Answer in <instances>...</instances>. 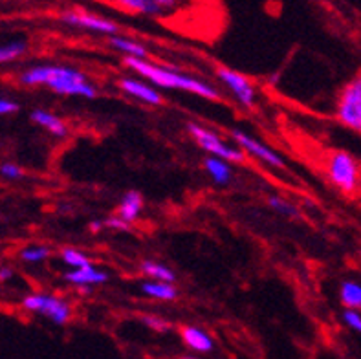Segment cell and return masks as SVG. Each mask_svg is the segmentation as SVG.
Listing matches in <instances>:
<instances>
[{"label":"cell","mask_w":361,"mask_h":359,"mask_svg":"<svg viewBox=\"0 0 361 359\" xmlns=\"http://www.w3.org/2000/svg\"><path fill=\"white\" fill-rule=\"evenodd\" d=\"M18 81L24 87H46L59 96H78L94 99L99 96L92 83H88L87 73L81 70L61 66V64H39L24 70L18 75Z\"/></svg>","instance_id":"1"},{"label":"cell","mask_w":361,"mask_h":359,"mask_svg":"<svg viewBox=\"0 0 361 359\" xmlns=\"http://www.w3.org/2000/svg\"><path fill=\"white\" fill-rule=\"evenodd\" d=\"M123 64L127 68L134 70L140 78L151 81L154 87L167 88V90L169 88L171 90H185L195 94V96L204 97V99L222 101V96H220V92L215 87H211V85L192 78V75H188V73L164 68V66H158V64L151 63V61L134 59V57H125Z\"/></svg>","instance_id":"2"},{"label":"cell","mask_w":361,"mask_h":359,"mask_svg":"<svg viewBox=\"0 0 361 359\" xmlns=\"http://www.w3.org/2000/svg\"><path fill=\"white\" fill-rule=\"evenodd\" d=\"M326 176L343 195H354L361 185V167L347 150H332L326 156Z\"/></svg>","instance_id":"3"},{"label":"cell","mask_w":361,"mask_h":359,"mask_svg":"<svg viewBox=\"0 0 361 359\" xmlns=\"http://www.w3.org/2000/svg\"><path fill=\"white\" fill-rule=\"evenodd\" d=\"M336 118L343 127L361 134V72L341 88L336 103Z\"/></svg>","instance_id":"4"},{"label":"cell","mask_w":361,"mask_h":359,"mask_svg":"<svg viewBox=\"0 0 361 359\" xmlns=\"http://www.w3.org/2000/svg\"><path fill=\"white\" fill-rule=\"evenodd\" d=\"M20 305L26 312L42 315L55 324H66L72 319V306L54 293H42V291L27 293Z\"/></svg>","instance_id":"5"},{"label":"cell","mask_w":361,"mask_h":359,"mask_svg":"<svg viewBox=\"0 0 361 359\" xmlns=\"http://www.w3.org/2000/svg\"><path fill=\"white\" fill-rule=\"evenodd\" d=\"M188 132L195 138V141L202 149L209 152V156H216V158L224 159L228 164H244L246 162V152L229 147L228 143L222 141V138L216 132L200 127L197 123H188Z\"/></svg>","instance_id":"6"},{"label":"cell","mask_w":361,"mask_h":359,"mask_svg":"<svg viewBox=\"0 0 361 359\" xmlns=\"http://www.w3.org/2000/svg\"><path fill=\"white\" fill-rule=\"evenodd\" d=\"M61 23L66 26L79 28V30H87V32L101 33V35L114 37L119 35V26L110 20V18L101 17V15L90 13V11H82V9H66L59 15Z\"/></svg>","instance_id":"7"},{"label":"cell","mask_w":361,"mask_h":359,"mask_svg":"<svg viewBox=\"0 0 361 359\" xmlns=\"http://www.w3.org/2000/svg\"><path fill=\"white\" fill-rule=\"evenodd\" d=\"M216 78L224 83L229 90L233 92V96L237 97V101L246 109L253 110L255 109V99L257 92L255 87L252 85V81L243 75L240 72H235L231 68H226V66H219L216 68Z\"/></svg>","instance_id":"8"},{"label":"cell","mask_w":361,"mask_h":359,"mask_svg":"<svg viewBox=\"0 0 361 359\" xmlns=\"http://www.w3.org/2000/svg\"><path fill=\"white\" fill-rule=\"evenodd\" d=\"M119 9L142 17H165L182 6L183 0H112Z\"/></svg>","instance_id":"9"},{"label":"cell","mask_w":361,"mask_h":359,"mask_svg":"<svg viewBox=\"0 0 361 359\" xmlns=\"http://www.w3.org/2000/svg\"><path fill=\"white\" fill-rule=\"evenodd\" d=\"M229 134H231V138L237 141L238 145L246 150L247 154L255 156L257 159H261V162H264V164H268L270 167H274V169L288 171V165H286V162H284V159L281 158V156L277 154L274 149L262 145L261 141H257L253 136H250V134H246V132H243V130H238V128H233V130L229 132Z\"/></svg>","instance_id":"10"},{"label":"cell","mask_w":361,"mask_h":359,"mask_svg":"<svg viewBox=\"0 0 361 359\" xmlns=\"http://www.w3.org/2000/svg\"><path fill=\"white\" fill-rule=\"evenodd\" d=\"M118 87L121 88L125 94L143 101V103H147V105H152V107L164 105V96H161L160 92L154 90V88L149 87V85H145V83L137 81V79H130V78L119 79Z\"/></svg>","instance_id":"11"},{"label":"cell","mask_w":361,"mask_h":359,"mask_svg":"<svg viewBox=\"0 0 361 359\" xmlns=\"http://www.w3.org/2000/svg\"><path fill=\"white\" fill-rule=\"evenodd\" d=\"M178 334L182 337L183 345L188 346L189 351L197 352V354H209L215 348V343H213L211 336L204 332L202 328L185 324V327H180Z\"/></svg>","instance_id":"12"},{"label":"cell","mask_w":361,"mask_h":359,"mask_svg":"<svg viewBox=\"0 0 361 359\" xmlns=\"http://www.w3.org/2000/svg\"><path fill=\"white\" fill-rule=\"evenodd\" d=\"M64 281L73 284V286L85 288L92 286V284H103V282L109 281V275L97 269L94 264H90V266H85V268L72 269V272L64 273Z\"/></svg>","instance_id":"13"},{"label":"cell","mask_w":361,"mask_h":359,"mask_svg":"<svg viewBox=\"0 0 361 359\" xmlns=\"http://www.w3.org/2000/svg\"><path fill=\"white\" fill-rule=\"evenodd\" d=\"M32 121L39 127H42L44 130H48L50 134H54L55 138H66L68 136V127L64 125V121L61 118H57L55 114L48 112V110L37 109L30 114Z\"/></svg>","instance_id":"14"},{"label":"cell","mask_w":361,"mask_h":359,"mask_svg":"<svg viewBox=\"0 0 361 359\" xmlns=\"http://www.w3.org/2000/svg\"><path fill=\"white\" fill-rule=\"evenodd\" d=\"M142 209H143L142 193L127 191L123 196H121V202H119L118 209H116V214H118L119 219H123L125 222L133 224L134 220L140 217Z\"/></svg>","instance_id":"15"},{"label":"cell","mask_w":361,"mask_h":359,"mask_svg":"<svg viewBox=\"0 0 361 359\" xmlns=\"http://www.w3.org/2000/svg\"><path fill=\"white\" fill-rule=\"evenodd\" d=\"M109 44L112 46L116 51H121L125 57H134V59L149 61V50H147L142 42L134 41V39L114 35V37H109Z\"/></svg>","instance_id":"16"},{"label":"cell","mask_w":361,"mask_h":359,"mask_svg":"<svg viewBox=\"0 0 361 359\" xmlns=\"http://www.w3.org/2000/svg\"><path fill=\"white\" fill-rule=\"evenodd\" d=\"M204 169H206L207 174H209L219 185H228V183L231 182V176H233V169H231V165H229L228 162H224V159L216 158V156H207V158L204 159Z\"/></svg>","instance_id":"17"},{"label":"cell","mask_w":361,"mask_h":359,"mask_svg":"<svg viewBox=\"0 0 361 359\" xmlns=\"http://www.w3.org/2000/svg\"><path fill=\"white\" fill-rule=\"evenodd\" d=\"M142 291L145 296L158 300H176L178 299V290L174 284L158 281H145L142 282Z\"/></svg>","instance_id":"18"},{"label":"cell","mask_w":361,"mask_h":359,"mask_svg":"<svg viewBox=\"0 0 361 359\" xmlns=\"http://www.w3.org/2000/svg\"><path fill=\"white\" fill-rule=\"evenodd\" d=\"M140 269H142L143 275H147L151 281L169 282V284H173V282L176 281V275H174V272L169 266L154 262V260H143V262L140 264Z\"/></svg>","instance_id":"19"},{"label":"cell","mask_w":361,"mask_h":359,"mask_svg":"<svg viewBox=\"0 0 361 359\" xmlns=\"http://www.w3.org/2000/svg\"><path fill=\"white\" fill-rule=\"evenodd\" d=\"M339 299L345 310H360L361 312V284L356 281H345L339 288Z\"/></svg>","instance_id":"20"},{"label":"cell","mask_w":361,"mask_h":359,"mask_svg":"<svg viewBox=\"0 0 361 359\" xmlns=\"http://www.w3.org/2000/svg\"><path fill=\"white\" fill-rule=\"evenodd\" d=\"M27 51L26 41H11L0 44V64L13 63Z\"/></svg>","instance_id":"21"},{"label":"cell","mask_w":361,"mask_h":359,"mask_svg":"<svg viewBox=\"0 0 361 359\" xmlns=\"http://www.w3.org/2000/svg\"><path fill=\"white\" fill-rule=\"evenodd\" d=\"M61 259L66 266L73 269H79V268H85V266H90V259H88L87 255L82 253V251L75 250V248H63L61 250Z\"/></svg>","instance_id":"22"},{"label":"cell","mask_w":361,"mask_h":359,"mask_svg":"<svg viewBox=\"0 0 361 359\" xmlns=\"http://www.w3.org/2000/svg\"><path fill=\"white\" fill-rule=\"evenodd\" d=\"M50 255H51L50 248L37 244V245H27V248H24V250L18 253V257H20V260H24V262L37 264L48 259Z\"/></svg>","instance_id":"23"},{"label":"cell","mask_w":361,"mask_h":359,"mask_svg":"<svg viewBox=\"0 0 361 359\" xmlns=\"http://www.w3.org/2000/svg\"><path fill=\"white\" fill-rule=\"evenodd\" d=\"M268 205L274 211H277L281 214H286V217H299L298 207L284 200V198H281V196H271V198H268Z\"/></svg>","instance_id":"24"},{"label":"cell","mask_w":361,"mask_h":359,"mask_svg":"<svg viewBox=\"0 0 361 359\" xmlns=\"http://www.w3.org/2000/svg\"><path fill=\"white\" fill-rule=\"evenodd\" d=\"M142 323L145 324L147 328H151V330H154V332H160V334L169 332L171 327H173V324H171L167 319L160 317V315H151V314L142 315Z\"/></svg>","instance_id":"25"},{"label":"cell","mask_w":361,"mask_h":359,"mask_svg":"<svg viewBox=\"0 0 361 359\" xmlns=\"http://www.w3.org/2000/svg\"><path fill=\"white\" fill-rule=\"evenodd\" d=\"M343 321L348 328H353L354 332L361 334V312L360 310H345Z\"/></svg>","instance_id":"26"},{"label":"cell","mask_w":361,"mask_h":359,"mask_svg":"<svg viewBox=\"0 0 361 359\" xmlns=\"http://www.w3.org/2000/svg\"><path fill=\"white\" fill-rule=\"evenodd\" d=\"M0 174L8 180H18V178L24 176V171L18 167L17 164H2L0 165Z\"/></svg>","instance_id":"27"},{"label":"cell","mask_w":361,"mask_h":359,"mask_svg":"<svg viewBox=\"0 0 361 359\" xmlns=\"http://www.w3.org/2000/svg\"><path fill=\"white\" fill-rule=\"evenodd\" d=\"M103 226L109 229H118V231H128V229H130V224L125 222L123 219H119L118 214H114V217H110V219L103 220Z\"/></svg>","instance_id":"28"},{"label":"cell","mask_w":361,"mask_h":359,"mask_svg":"<svg viewBox=\"0 0 361 359\" xmlns=\"http://www.w3.org/2000/svg\"><path fill=\"white\" fill-rule=\"evenodd\" d=\"M18 109H20L18 103H15V101L11 99H6V97H0V116L15 114Z\"/></svg>","instance_id":"29"},{"label":"cell","mask_w":361,"mask_h":359,"mask_svg":"<svg viewBox=\"0 0 361 359\" xmlns=\"http://www.w3.org/2000/svg\"><path fill=\"white\" fill-rule=\"evenodd\" d=\"M9 279H13V269L4 266V268H0V282H8Z\"/></svg>","instance_id":"30"},{"label":"cell","mask_w":361,"mask_h":359,"mask_svg":"<svg viewBox=\"0 0 361 359\" xmlns=\"http://www.w3.org/2000/svg\"><path fill=\"white\" fill-rule=\"evenodd\" d=\"M105 228V226H103V220H96V222H92L90 224V229L94 233H97V231H101V229Z\"/></svg>","instance_id":"31"},{"label":"cell","mask_w":361,"mask_h":359,"mask_svg":"<svg viewBox=\"0 0 361 359\" xmlns=\"http://www.w3.org/2000/svg\"><path fill=\"white\" fill-rule=\"evenodd\" d=\"M174 359H198V358H192V355H180V358H174Z\"/></svg>","instance_id":"32"}]
</instances>
